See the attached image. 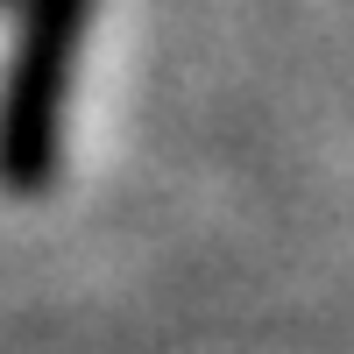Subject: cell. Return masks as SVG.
Segmentation results:
<instances>
[{
	"label": "cell",
	"instance_id": "obj_1",
	"mask_svg": "<svg viewBox=\"0 0 354 354\" xmlns=\"http://www.w3.org/2000/svg\"><path fill=\"white\" fill-rule=\"evenodd\" d=\"M93 28V0H15V43L0 64V192H50L64 156V100Z\"/></svg>",
	"mask_w": 354,
	"mask_h": 354
},
{
	"label": "cell",
	"instance_id": "obj_2",
	"mask_svg": "<svg viewBox=\"0 0 354 354\" xmlns=\"http://www.w3.org/2000/svg\"><path fill=\"white\" fill-rule=\"evenodd\" d=\"M0 8H15V0H0Z\"/></svg>",
	"mask_w": 354,
	"mask_h": 354
}]
</instances>
